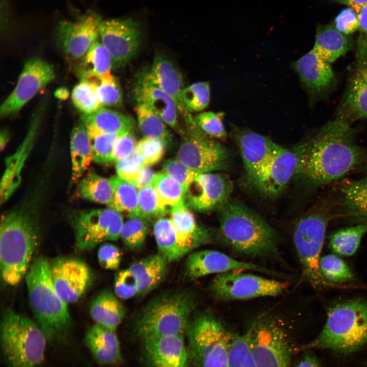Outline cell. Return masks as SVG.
<instances>
[{
    "label": "cell",
    "instance_id": "30",
    "mask_svg": "<svg viewBox=\"0 0 367 367\" xmlns=\"http://www.w3.org/2000/svg\"><path fill=\"white\" fill-rule=\"evenodd\" d=\"M340 196L343 216L357 224L367 223V174L342 186Z\"/></svg>",
    "mask_w": 367,
    "mask_h": 367
},
{
    "label": "cell",
    "instance_id": "14",
    "mask_svg": "<svg viewBox=\"0 0 367 367\" xmlns=\"http://www.w3.org/2000/svg\"><path fill=\"white\" fill-rule=\"evenodd\" d=\"M355 62L336 117L350 123L367 119V36L358 37Z\"/></svg>",
    "mask_w": 367,
    "mask_h": 367
},
{
    "label": "cell",
    "instance_id": "8",
    "mask_svg": "<svg viewBox=\"0 0 367 367\" xmlns=\"http://www.w3.org/2000/svg\"><path fill=\"white\" fill-rule=\"evenodd\" d=\"M186 333L196 367H228L234 333L213 314L203 312L190 319Z\"/></svg>",
    "mask_w": 367,
    "mask_h": 367
},
{
    "label": "cell",
    "instance_id": "26",
    "mask_svg": "<svg viewBox=\"0 0 367 367\" xmlns=\"http://www.w3.org/2000/svg\"><path fill=\"white\" fill-rule=\"evenodd\" d=\"M115 332L95 324L86 333L85 345L100 365L117 366L123 362L120 342Z\"/></svg>",
    "mask_w": 367,
    "mask_h": 367
},
{
    "label": "cell",
    "instance_id": "54",
    "mask_svg": "<svg viewBox=\"0 0 367 367\" xmlns=\"http://www.w3.org/2000/svg\"><path fill=\"white\" fill-rule=\"evenodd\" d=\"M333 25L345 35L352 34L359 29L357 13L350 7L343 10L335 17Z\"/></svg>",
    "mask_w": 367,
    "mask_h": 367
},
{
    "label": "cell",
    "instance_id": "18",
    "mask_svg": "<svg viewBox=\"0 0 367 367\" xmlns=\"http://www.w3.org/2000/svg\"><path fill=\"white\" fill-rule=\"evenodd\" d=\"M55 78L51 65L40 58L26 62L12 92L0 108V116L16 114L34 95Z\"/></svg>",
    "mask_w": 367,
    "mask_h": 367
},
{
    "label": "cell",
    "instance_id": "25",
    "mask_svg": "<svg viewBox=\"0 0 367 367\" xmlns=\"http://www.w3.org/2000/svg\"><path fill=\"white\" fill-rule=\"evenodd\" d=\"M170 213V219L184 256L211 241L209 232L197 223L186 203L172 207Z\"/></svg>",
    "mask_w": 367,
    "mask_h": 367
},
{
    "label": "cell",
    "instance_id": "17",
    "mask_svg": "<svg viewBox=\"0 0 367 367\" xmlns=\"http://www.w3.org/2000/svg\"><path fill=\"white\" fill-rule=\"evenodd\" d=\"M99 39L109 51L112 67L126 64L137 54L140 41L139 24L131 18H113L102 20Z\"/></svg>",
    "mask_w": 367,
    "mask_h": 367
},
{
    "label": "cell",
    "instance_id": "47",
    "mask_svg": "<svg viewBox=\"0 0 367 367\" xmlns=\"http://www.w3.org/2000/svg\"><path fill=\"white\" fill-rule=\"evenodd\" d=\"M87 131L91 145L93 161L101 164L113 162L115 145L119 137L123 134H107Z\"/></svg>",
    "mask_w": 367,
    "mask_h": 367
},
{
    "label": "cell",
    "instance_id": "64",
    "mask_svg": "<svg viewBox=\"0 0 367 367\" xmlns=\"http://www.w3.org/2000/svg\"><path fill=\"white\" fill-rule=\"evenodd\" d=\"M364 171H365L366 174H367V158H366V161H365V163H364Z\"/></svg>",
    "mask_w": 367,
    "mask_h": 367
},
{
    "label": "cell",
    "instance_id": "61",
    "mask_svg": "<svg viewBox=\"0 0 367 367\" xmlns=\"http://www.w3.org/2000/svg\"><path fill=\"white\" fill-rule=\"evenodd\" d=\"M337 2L347 5L356 12L367 4V0H335Z\"/></svg>",
    "mask_w": 367,
    "mask_h": 367
},
{
    "label": "cell",
    "instance_id": "6",
    "mask_svg": "<svg viewBox=\"0 0 367 367\" xmlns=\"http://www.w3.org/2000/svg\"><path fill=\"white\" fill-rule=\"evenodd\" d=\"M196 298L187 291H168L156 296L139 311L136 329L143 339L185 334Z\"/></svg>",
    "mask_w": 367,
    "mask_h": 367
},
{
    "label": "cell",
    "instance_id": "19",
    "mask_svg": "<svg viewBox=\"0 0 367 367\" xmlns=\"http://www.w3.org/2000/svg\"><path fill=\"white\" fill-rule=\"evenodd\" d=\"M233 188L231 180L224 174L197 173L186 191L185 203L198 212L220 209L229 200Z\"/></svg>",
    "mask_w": 367,
    "mask_h": 367
},
{
    "label": "cell",
    "instance_id": "1",
    "mask_svg": "<svg viewBox=\"0 0 367 367\" xmlns=\"http://www.w3.org/2000/svg\"><path fill=\"white\" fill-rule=\"evenodd\" d=\"M356 139L351 123L336 117L313 137L297 145L300 152L298 174L315 187L343 177L364 165L367 158L366 151Z\"/></svg>",
    "mask_w": 367,
    "mask_h": 367
},
{
    "label": "cell",
    "instance_id": "3",
    "mask_svg": "<svg viewBox=\"0 0 367 367\" xmlns=\"http://www.w3.org/2000/svg\"><path fill=\"white\" fill-rule=\"evenodd\" d=\"M0 233L1 276L7 284L16 285L26 275L37 248V225L28 213L13 211L2 216Z\"/></svg>",
    "mask_w": 367,
    "mask_h": 367
},
{
    "label": "cell",
    "instance_id": "4",
    "mask_svg": "<svg viewBox=\"0 0 367 367\" xmlns=\"http://www.w3.org/2000/svg\"><path fill=\"white\" fill-rule=\"evenodd\" d=\"M366 344L367 299L359 298L333 305L320 333L302 349H325L350 353Z\"/></svg>",
    "mask_w": 367,
    "mask_h": 367
},
{
    "label": "cell",
    "instance_id": "16",
    "mask_svg": "<svg viewBox=\"0 0 367 367\" xmlns=\"http://www.w3.org/2000/svg\"><path fill=\"white\" fill-rule=\"evenodd\" d=\"M299 165L298 145L293 149L278 145L251 183L263 194L276 196L298 173Z\"/></svg>",
    "mask_w": 367,
    "mask_h": 367
},
{
    "label": "cell",
    "instance_id": "62",
    "mask_svg": "<svg viewBox=\"0 0 367 367\" xmlns=\"http://www.w3.org/2000/svg\"><path fill=\"white\" fill-rule=\"evenodd\" d=\"M56 94H57V96L59 98H61V99H65L68 95V93L67 92L66 90H65L64 89H58L57 91Z\"/></svg>",
    "mask_w": 367,
    "mask_h": 367
},
{
    "label": "cell",
    "instance_id": "28",
    "mask_svg": "<svg viewBox=\"0 0 367 367\" xmlns=\"http://www.w3.org/2000/svg\"><path fill=\"white\" fill-rule=\"evenodd\" d=\"M144 76L173 98L179 113L183 116L188 114L181 101V93L184 88L182 76L172 61L161 55L156 56L150 70Z\"/></svg>",
    "mask_w": 367,
    "mask_h": 367
},
{
    "label": "cell",
    "instance_id": "39",
    "mask_svg": "<svg viewBox=\"0 0 367 367\" xmlns=\"http://www.w3.org/2000/svg\"><path fill=\"white\" fill-rule=\"evenodd\" d=\"M366 232L367 223H359L339 229L330 237V247L334 252L341 255H352L358 249L362 238Z\"/></svg>",
    "mask_w": 367,
    "mask_h": 367
},
{
    "label": "cell",
    "instance_id": "46",
    "mask_svg": "<svg viewBox=\"0 0 367 367\" xmlns=\"http://www.w3.org/2000/svg\"><path fill=\"white\" fill-rule=\"evenodd\" d=\"M138 205L140 218L144 220L161 218L170 212L151 184L138 190Z\"/></svg>",
    "mask_w": 367,
    "mask_h": 367
},
{
    "label": "cell",
    "instance_id": "41",
    "mask_svg": "<svg viewBox=\"0 0 367 367\" xmlns=\"http://www.w3.org/2000/svg\"><path fill=\"white\" fill-rule=\"evenodd\" d=\"M151 185L164 204L170 209L185 203V192L182 187L164 172L155 173Z\"/></svg>",
    "mask_w": 367,
    "mask_h": 367
},
{
    "label": "cell",
    "instance_id": "29",
    "mask_svg": "<svg viewBox=\"0 0 367 367\" xmlns=\"http://www.w3.org/2000/svg\"><path fill=\"white\" fill-rule=\"evenodd\" d=\"M169 261L159 252L133 262L128 269L139 284L138 295L144 296L153 291L164 280Z\"/></svg>",
    "mask_w": 367,
    "mask_h": 367
},
{
    "label": "cell",
    "instance_id": "43",
    "mask_svg": "<svg viewBox=\"0 0 367 367\" xmlns=\"http://www.w3.org/2000/svg\"><path fill=\"white\" fill-rule=\"evenodd\" d=\"M95 84L89 78H82L75 86L71 93L74 106L82 114H89L101 108L95 92Z\"/></svg>",
    "mask_w": 367,
    "mask_h": 367
},
{
    "label": "cell",
    "instance_id": "40",
    "mask_svg": "<svg viewBox=\"0 0 367 367\" xmlns=\"http://www.w3.org/2000/svg\"><path fill=\"white\" fill-rule=\"evenodd\" d=\"M135 111L139 127L144 137L161 140L166 145L171 142V134L166 124L147 106L138 103Z\"/></svg>",
    "mask_w": 367,
    "mask_h": 367
},
{
    "label": "cell",
    "instance_id": "37",
    "mask_svg": "<svg viewBox=\"0 0 367 367\" xmlns=\"http://www.w3.org/2000/svg\"><path fill=\"white\" fill-rule=\"evenodd\" d=\"M78 192L83 198L96 203L110 206L112 199V187L110 178L99 175L95 172H89L80 181Z\"/></svg>",
    "mask_w": 367,
    "mask_h": 367
},
{
    "label": "cell",
    "instance_id": "59",
    "mask_svg": "<svg viewBox=\"0 0 367 367\" xmlns=\"http://www.w3.org/2000/svg\"><path fill=\"white\" fill-rule=\"evenodd\" d=\"M291 367H322L316 356L308 349L306 351L298 360Z\"/></svg>",
    "mask_w": 367,
    "mask_h": 367
},
{
    "label": "cell",
    "instance_id": "27",
    "mask_svg": "<svg viewBox=\"0 0 367 367\" xmlns=\"http://www.w3.org/2000/svg\"><path fill=\"white\" fill-rule=\"evenodd\" d=\"M135 94L138 103L147 106L173 129L178 128L179 112L170 96L149 82L144 76L139 82Z\"/></svg>",
    "mask_w": 367,
    "mask_h": 367
},
{
    "label": "cell",
    "instance_id": "13",
    "mask_svg": "<svg viewBox=\"0 0 367 367\" xmlns=\"http://www.w3.org/2000/svg\"><path fill=\"white\" fill-rule=\"evenodd\" d=\"M71 221L75 246L80 251L90 250L104 241L117 240L124 223L120 213L110 207L75 212Z\"/></svg>",
    "mask_w": 367,
    "mask_h": 367
},
{
    "label": "cell",
    "instance_id": "24",
    "mask_svg": "<svg viewBox=\"0 0 367 367\" xmlns=\"http://www.w3.org/2000/svg\"><path fill=\"white\" fill-rule=\"evenodd\" d=\"M185 334L143 339L145 352L152 367H188Z\"/></svg>",
    "mask_w": 367,
    "mask_h": 367
},
{
    "label": "cell",
    "instance_id": "48",
    "mask_svg": "<svg viewBox=\"0 0 367 367\" xmlns=\"http://www.w3.org/2000/svg\"><path fill=\"white\" fill-rule=\"evenodd\" d=\"M319 268L322 276L326 281L343 283L352 280L353 273L346 263L339 257L328 254L321 257Z\"/></svg>",
    "mask_w": 367,
    "mask_h": 367
},
{
    "label": "cell",
    "instance_id": "34",
    "mask_svg": "<svg viewBox=\"0 0 367 367\" xmlns=\"http://www.w3.org/2000/svg\"><path fill=\"white\" fill-rule=\"evenodd\" d=\"M71 181H78L93 161L87 129L81 121L73 127L70 136Z\"/></svg>",
    "mask_w": 367,
    "mask_h": 367
},
{
    "label": "cell",
    "instance_id": "60",
    "mask_svg": "<svg viewBox=\"0 0 367 367\" xmlns=\"http://www.w3.org/2000/svg\"><path fill=\"white\" fill-rule=\"evenodd\" d=\"M359 21L361 33L367 36V4L357 12Z\"/></svg>",
    "mask_w": 367,
    "mask_h": 367
},
{
    "label": "cell",
    "instance_id": "55",
    "mask_svg": "<svg viewBox=\"0 0 367 367\" xmlns=\"http://www.w3.org/2000/svg\"><path fill=\"white\" fill-rule=\"evenodd\" d=\"M122 253L115 245L105 243L98 251V259L100 265L106 269L116 270L120 266Z\"/></svg>",
    "mask_w": 367,
    "mask_h": 367
},
{
    "label": "cell",
    "instance_id": "22",
    "mask_svg": "<svg viewBox=\"0 0 367 367\" xmlns=\"http://www.w3.org/2000/svg\"><path fill=\"white\" fill-rule=\"evenodd\" d=\"M234 270L252 271L275 275L276 273L258 265L243 261L222 252L202 250L190 253L185 263V272L192 279Z\"/></svg>",
    "mask_w": 367,
    "mask_h": 367
},
{
    "label": "cell",
    "instance_id": "32",
    "mask_svg": "<svg viewBox=\"0 0 367 367\" xmlns=\"http://www.w3.org/2000/svg\"><path fill=\"white\" fill-rule=\"evenodd\" d=\"M81 121L87 130L122 134L134 130L135 122L120 112L101 107L89 114H82Z\"/></svg>",
    "mask_w": 367,
    "mask_h": 367
},
{
    "label": "cell",
    "instance_id": "42",
    "mask_svg": "<svg viewBox=\"0 0 367 367\" xmlns=\"http://www.w3.org/2000/svg\"><path fill=\"white\" fill-rule=\"evenodd\" d=\"M87 78H91L94 82L96 95L102 107L118 108L122 106V96L120 87L111 72L99 77Z\"/></svg>",
    "mask_w": 367,
    "mask_h": 367
},
{
    "label": "cell",
    "instance_id": "31",
    "mask_svg": "<svg viewBox=\"0 0 367 367\" xmlns=\"http://www.w3.org/2000/svg\"><path fill=\"white\" fill-rule=\"evenodd\" d=\"M349 36L338 31L333 25H319L313 48L322 59L331 64L344 55L352 47Z\"/></svg>",
    "mask_w": 367,
    "mask_h": 367
},
{
    "label": "cell",
    "instance_id": "5",
    "mask_svg": "<svg viewBox=\"0 0 367 367\" xmlns=\"http://www.w3.org/2000/svg\"><path fill=\"white\" fill-rule=\"evenodd\" d=\"M50 264L36 259L25 277L30 303L38 324L47 338L64 336L71 324L67 304L58 294L53 282Z\"/></svg>",
    "mask_w": 367,
    "mask_h": 367
},
{
    "label": "cell",
    "instance_id": "20",
    "mask_svg": "<svg viewBox=\"0 0 367 367\" xmlns=\"http://www.w3.org/2000/svg\"><path fill=\"white\" fill-rule=\"evenodd\" d=\"M51 279L60 297L67 304L76 302L85 292L92 273L84 261L73 258H59L50 265Z\"/></svg>",
    "mask_w": 367,
    "mask_h": 367
},
{
    "label": "cell",
    "instance_id": "36",
    "mask_svg": "<svg viewBox=\"0 0 367 367\" xmlns=\"http://www.w3.org/2000/svg\"><path fill=\"white\" fill-rule=\"evenodd\" d=\"M153 233L158 252L169 262L177 261L184 256L170 218H159L154 224Z\"/></svg>",
    "mask_w": 367,
    "mask_h": 367
},
{
    "label": "cell",
    "instance_id": "12",
    "mask_svg": "<svg viewBox=\"0 0 367 367\" xmlns=\"http://www.w3.org/2000/svg\"><path fill=\"white\" fill-rule=\"evenodd\" d=\"M234 270L217 274L211 284V290L223 300H248L274 297L282 294L287 287L283 281Z\"/></svg>",
    "mask_w": 367,
    "mask_h": 367
},
{
    "label": "cell",
    "instance_id": "57",
    "mask_svg": "<svg viewBox=\"0 0 367 367\" xmlns=\"http://www.w3.org/2000/svg\"><path fill=\"white\" fill-rule=\"evenodd\" d=\"M115 164L117 176L134 185L141 166L131 156L120 160Z\"/></svg>",
    "mask_w": 367,
    "mask_h": 367
},
{
    "label": "cell",
    "instance_id": "7",
    "mask_svg": "<svg viewBox=\"0 0 367 367\" xmlns=\"http://www.w3.org/2000/svg\"><path fill=\"white\" fill-rule=\"evenodd\" d=\"M46 336L38 325L11 309L1 323V345L6 367H41Z\"/></svg>",
    "mask_w": 367,
    "mask_h": 367
},
{
    "label": "cell",
    "instance_id": "63",
    "mask_svg": "<svg viewBox=\"0 0 367 367\" xmlns=\"http://www.w3.org/2000/svg\"><path fill=\"white\" fill-rule=\"evenodd\" d=\"M8 139V134L5 131H4L3 133H1V148H2L3 146L5 145V144L7 142Z\"/></svg>",
    "mask_w": 367,
    "mask_h": 367
},
{
    "label": "cell",
    "instance_id": "10",
    "mask_svg": "<svg viewBox=\"0 0 367 367\" xmlns=\"http://www.w3.org/2000/svg\"><path fill=\"white\" fill-rule=\"evenodd\" d=\"M184 118L186 130L182 134L177 158L197 173L224 169L229 159L226 148L205 134L190 113Z\"/></svg>",
    "mask_w": 367,
    "mask_h": 367
},
{
    "label": "cell",
    "instance_id": "21",
    "mask_svg": "<svg viewBox=\"0 0 367 367\" xmlns=\"http://www.w3.org/2000/svg\"><path fill=\"white\" fill-rule=\"evenodd\" d=\"M294 70L312 100L325 97L336 86V78L330 63L312 49L293 64Z\"/></svg>",
    "mask_w": 367,
    "mask_h": 367
},
{
    "label": "cell",
    "instance_id": "23",
    "mask_svg": "<svg viewBox=\"0 0 367 367\" xmlns=\"http://www.w3.org/2000/svg\"><path fill=\"white\" fill-rule=\"evenodd\" d=\"M247 179L251 182L279 145L268 137L249 129L233 127Z\"/></svg>",
    "mask_w": 367,
    "mask_h": 367
},
{
    "label": "cell",
    "instance_id": "53",
    "mask_svg": "<svg viewBox=\"0 0 367 367\" xmlns=\"http://www.w3.org/2000/svg\"><path fill=\"white\" fill-rule=\"evenodd\" d=\"M163 171L176 180L186 191L197 174L191 170L177 158L166 161L163 165Z\"/></svg>",
    "mask_w": 367,
    "mask_h": 367
},
{
    "label": "cell",
    "instance_id": "15",
    "mask_svg": "<svg viewBox=\"0 0 367 367\" xmlns=\"http://www.w3.org/2000/svg\"><path fill=\"white\" fill-rule=\"evenodd\" d=\"M101 16L89 11L72 20H61L55 29L56 44L69 58H83L92 44L99 38Z\"/></svg>",
    "mask_w": 367,
    "mask_h": 367
},
{
    "label": "cell",
    "instance_id": "52",
    "mask_svg": "<svg viewBox=\"0 0 367 367\" xmlns=\"http://www.w3.org/2000/svg\"><path fill=\"white\" fill-rule=\"evenodd\" d=\"M114 287L116 296L122 299L131 298L139 292L137 279L128 268L116 273Z\"/></svg>",
    "mask_w": 367,
    "mask_h": 367
},
{
    "label": "cell",
    "instance_id": "35",
    "mask_svg": "<svg viewBox=\"0 0 367 367\" xmlns=\"http://www.w3.org/2000/svg\"><path fill=\"white\" fill-rule=\"evenodd\" d=\"M110 178L112 199L109 207L125 213L130 218H140L138 205V189L133 184L113 176Z\"/></svg>",
    "mask_w": 367,
    "mask_h": 367
},
{
    "label": "cell",
    "instance_id": "49",
    "mask_svg": "<svg viewBox=\"0 0 367 367\" xmlns=\"http://www.w3.org/2000/svg\"><path fill=\"white\" fill-rule=\"evenodd\" d=\"M228 367H258L251 352L247 331L241 334L234 333Z\"/></svg>",
    "mask_w": 367,
    "mask_h": 367
},
{
    "label": "cell",
    "instance_id": "50",
    "mask_svg": "<svg viewBox=\"0 0 367 367\" xmlns=\"http://www.w3.org/2000/svg\"><path fill=\"white\" fill-rule=\"evenodd\" d=\"M147 229V225L144 219L130 218L123 223L120 237L128 248L138 249L142 246L145 241Z\"/></svg>",
    "mask_w": 367,
    "mask_h": 367
},
{
    "label": "cell",
    "instance_id": "45",
    "mask_svg": "<svg viewBox=\"0 0 367 367\" xmlns=\"http://www.w3.org/2000/svg\"><path fill=\"white\" fill-rule=\"evenodd\" d=\"M208 82H200L184 88L181 93L182 106L187 113L201 111L206 109L210 101Z\"/></svg>",
    "mask_w": 367,
    "mask_h": 367
},
{
    "label": "cell",
    "instance_id": "44",
    "mask_svg": "<svg viewBox=\"0 0 367 367\" xmlns=\"http://www.w3.org/2000/svg\"><path fill=\"white\" fill-rule=\"evenodd\" d=\"M166 146L161 140L144 137L137 142L131 157L141 166L150 167L162 160Z\"/></svg>",
    "mask_w": 367,
    "mask_h": 367
},
{
    "label": "cell",
    "instance_id": "38",
    "mask_svg": "<svg viewBox=\"0 0 367 367\" xmlns=\"http://www.w3.org/2000/svg\"><path fill=\"white\" fill-rule=\"evenodd\" d=\"M83 58L82 79L99 77L111 72L112 58L99 38L92 44Z\"/></svg>",
    "mask_w": 367,
    "mask_h": 367
},
{
    "label": "cell",
    "instance_id": "9",
    "mask_svg": "<svg viewBox=\"0 0 367 367\" xmlns=\"http://www.w3.org/2000/svg\"><path fill=\"white\" fill-rule=\"evenodd\" d=\"M330 204L323 203L303 216L295 226L293 241L304 275L314 286L325 283L319 261L325 233L333 214Z\"/></svg>",
    "mask_w": 367,
    "mask_h": 367
},
{
    "label": "cell",
    "instance_id": "56",
    "mask_svg": "<svg viewBox=\"0 0 367 367\" xmlns=\"http://www.w3.org/2000/svg\"><path fill=\"white\" fill-rule=\"evenodd\" d=\"M134 130L127 132L121 135L117 140L114 148L113 162L131 156L137 143Z\"/></svg>",
    "mask_w": 367,
    "mask_h": 367
},
{
    "label": "cell",
    "instance_id": "2",
    "mask_svg": "<svg viewBox=\"0 0 367 367\" xmlns=\"http://www.w3.org/2000/svg\"><path fill=\"white\" fill-rule=\"evenodd\" d=\"M220 209L221 234L233 250L252 256L277 254L276 233L258 214L244 204L231 200Z\"/></svg>",
    "mask_w": 367,
    "mask_h": 367
},
{
    "label": "cell",
    "instance_id": "51",
    "mask_svg": "<svg viewBox=\"0 0 367 367\" xmlns=\"http://www.w3.org/2000/svg\"><path fill=\"white\" fill-rule=\"evenodd\" d=\"M223 114L205 112L200 113L194 117L200 128L211 137L224 139L227 133L223 123Z\"/></svg>",
    "mask_w": 367,
    "mask_h": 367
},
{
    "label": "cell",
    "instance_id": "11",
    "mask_svg": "<svg viewBox=\"0 0 367 367\" xmlns=\"http://www.w3.org/2000/svg\"><path fill=\"white\" fill-rule=\"evenodd\" d=\"M258 367H291L296 349L284 328L277 321L254 322L246 331Z\"/></svg>",
    "mask_w": 367,
    "mask_h": 367
},
{
    "label": "cell",
    "instance_id": "58",
    "mask_svg": "<svg viewBox=\"0 0 367 367\" xmlns=\"http://www.w3.org/2000/svg\"><path fill=\"white\" fill-rule=\"evenodd\" d=\"M155 173L149 167L141 166L134 185L138 189L151 184Z\"/></svg>",
    "mask_w": 367,
    "mask_h": 367
},
{
    "label": "cell",
    "instance_id": "33",
    "mask_svg": "<svg viewBox=\"0 0 367 367\" xmlns=\"http://www.w3.org/2000/svg\"><path fill=\"white\" fill-rule=\"evenodd\" d=\"M90 312L96 324L116 331L124 318L125 308L114 294L105 291L94 300Z\"/></svg>",
    "mask_w": 367,
    "mask_h": 367
}]
</instances>
